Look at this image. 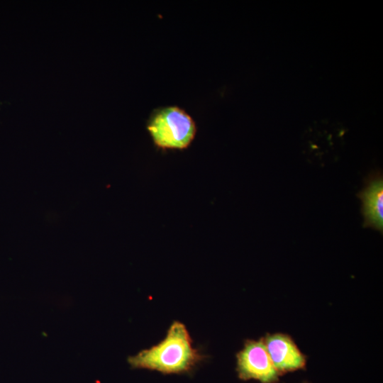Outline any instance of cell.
<instances>
[{
	"label": "cell",
	"mask_w": 383,
	"mask_h": 383,
	"mask_svg": "<svg viewBox=\"0 0 383 383\" xmlns=\"http://www.w3.org/2000/svg\"><path fill=\"white\" fill-rule=\"evenodd\" d=\"M204 358L193 347L186 326L174 321L162 340L128 357V362L133 369L155 370L165 374H182L192 371Z\"/></svg>",
	"instance_id": "cell-1"
},
{
	"label": "cell",
	"mask_w": 383,
	"mask_h": 383,
	"mask_svg": "<svg viewBox=\"0 0 383 383\" xmlns=\"http://www.w3.org/2000/svg\"><path fill=\"white\" fill-rule=\"evenodd\" d=\"M147 129L158 148L184 150L194 140L197 128L185 110L177 106H166L152 111Z\"/></svg>",
	"instance_id": "cell-2"
},
{
	"label": "cell",
	"mask_w": 383,
	"mask_h": 383,
	"mask_svg": "<svg viewBox=\"0 0 383 383\" xmlns=\"http://www.w3.org/2000/svg\"><path fill=\"white\" fill-rule=\"evenodd\" d=\"M236 370L242 380L255 379L260 383H277L279 374L274 367L262 339L248 340L236 355Z\"/></svg>",
	"instance_id": "cell-3"
},
{
	"label": "cell",
	"mask_w": 383,
	"mask_h": 383,
	"mask_svg": "<svg viewBox=\"0 0 383 383\" xmlns=\"http://www.w3.org/2000/svg\"><path fill=\"white\" fill-rule=\"evenodd\" d=\"M262 339L279 374L305 368L306 357L290 336L274 333L267 334Z\"/></svg>",
	"instance_id": "cell-4"
},
{
	"label": "cell",
	"mask_w": 383,
	"mask_h": 383,
	"mask_svg": "<svg viewBox=\"0 0 383 383\" xmlns=\"http://www.w3.org/2000/svg\"><path fill=\"white\" fill-rule=\"evenodd\" d=\"M362 200L364 227H370L382 233L383 230V179L381 173H375L367 180L358 194Z\"/></svg>",
	"instance_id": "cell-5"
}]
</instances>
